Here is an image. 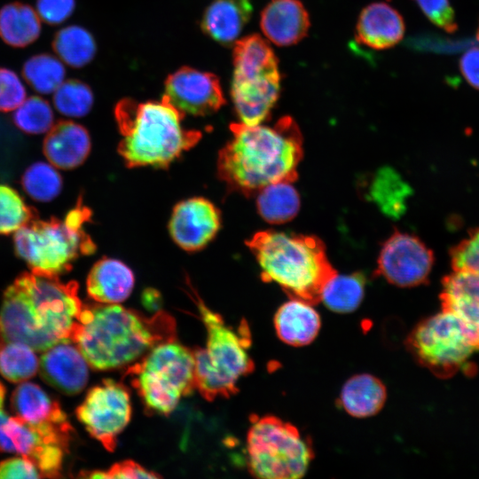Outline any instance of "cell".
<instances>
[{
    "label": "cell",
    "mask_w": 479,
    "mask_h": 479,
    "mask_svg": "<svg viewBox=\"0 0 479 479\" xmlns=\"http://www.w3.org/2000/svg\"><path fill=\"white\" fill-rule=\"evenodd\" d=\"M247 245L263 280L278 284L290 298L320 302L324 287L337 273L315 236L268 230L256 232Z\"/></svg>",
    "instance_id": "5"
},
{
    "label": "cell",
    "mask_w": 479,
    "mask_h": 479,
    "mask_svg": "<svg viewBox=\"0 0 479 479\" xmlns=\"http://www.w3.org/2000/svg\"><path fill=\"white\" fill-rule=\"evenodd\" d=\"M51 46L56 55L74 68L88 65L97 52L93 35L86 28L77 25L59 29L53 36Z\"/></svg>",
    "instance_id": "29"
},
{
    "label": "cell",
    "mask_w": 479,
    "mask_h": 479,
    "mask_svg": "<svg viewBox=\"0 0 479 479\" xmlns=\"http://www.w3.org/2000/svg\"><path fill=\"white\" fill-rule=\"evenodd\" d=\"M404 23L399 12L384 2L373 3L361 12L357 26V41L374 50H385L404 37Z\"/></svg>",
    "instance_id": "21"
},
{
    "label": "cell",
    "mask_w": 479,
    "mask_h": 479,
    "mask_svg": "<svg viewBox=\"0 0 479 479\" xmlns=\"http://www.w3.org/2000/svg\"><path fill=\"white\" fill-rule=\"evenodd\" d=\"M83 305L75 281L24 272L9 286L0 309V334L43 352L71 341Z\"/></svg>",
    "instance_id": "1"
},
{
    "label": "cell",
    "mask_w": 479,
    "mask_h": 479,
    "mask_svg": "<svg viewBox=\"0 0 479 479\" xmlns=\"http://www.w3.org/2000/svg\"><path fill=\"white\" fill-rule=\"evenodd\" d=\"M459 68L467 82L479 90V47L470 48L462 55Z\"/></svg>",
    "instance_id": "44"
},
{
    "label": "cell",
    "mask_w": 479,
    "mask_h": 479,
    "mask_svg": "<svg viewBox=\"0 0 479 479\" xmlns=\"http://www.w3.org/2000/svg\"><path fill=\"white\" fill-rule=\"evenodd\" d=\"M253 12L252 0H213L201 20L202 31L224 46L232 45Z\"/></svg>",
    "instance_id": "23"
},
{
    "label": "cell",
    "mask_w": 479,
    "mask_h": 479,
    "mask_svg": "<svg viewBox=\"0 0 479 479\" xmlns=\"http://www.w3.org/2000/svg\"><path fill=\"white\" fill-rule=\"evenodd\" d=\"M196 302L207 329L204 349L193 351L195 386L208 400L227 397L237 390L240 379L254 370L249 355L250 336L244 324L238 331L207 307L198 295Z\"/></svg>",
    "instance_id": "7"
},
{
    "label": "cell",
    "mask_w": 479,
    "mask_h": 479,
    "mask_svg": "<svg viewBox=\"0 0 479 479\" xmlns=\"http://www.w3.org/2000/svg\"><path fill=\"white\" fill-rule=\"evenodd\" d=\"M11 408L43 435L69 444L72 428L59 402L40 386L32 382L20 384L11 397Z\"/></svg>",
    "instance_id": "15"
},
{
    "label": "cell",
    "mask_w": 479,
    "mask_h": 479,
    "mask_svg": "<svg viewBox=\"0 0 479 479\" xmlns=\"http://www.w3.org/2000/svg\"><path fill=\"white\" fill-rule=\"evenodd\" d=\"M75 0H36L40 18L48 25L56 26L67 20L74 12Z\"/></svg>",
    "instance_id": "41"
},
{
    "label": "cell",
    "mask_w": 479,
    "mask_h": 479,
    "mask_svg": "<svg viewBox=\"0 0 479 479\" xmlns=\"http://www.w3.org/2000/svg\"><path fill=\"white\" fill-rule=\"evenodd\" d=\"M433 263V252L419 238L396 232L380 251L377 273L392 285L412 287L428 280Z\"/></svg>",
    "instance_id": "13"
},
{
    "label": "cell",
    "mask_w": 479,
    "mask_h": 479,
    "mask_svg": "<svg viewBox=\"0 0 479 479\" xmlns=\"http://www.w3.org/2000/svg\"><path fill=\"white\" fill-rule=\"evenodd\" d=\"M35 218V209L14 189L0 185V234L16 232Z\"/></svg>",
    "instance_id": "37"
},
{
    "label": "cell",
    "mask_w": 479,
    "mask_h": 479,
    "mask_svg": "<svg viewBox=\"0 0 479 479\" xmlns=\"http://www.w3.org/2000/svg\"><path fill=\"white\" fill-rule=\"evenodd\" d=\"M90 478H155L159 475L152 471H149L139 464L125 460L113 465L106 471L90 472Z\"/></svg>",
    "instance_id": "42"
},
{
    "label": "cell",
    "mask_w": 479,
    "mask_h": 479,
    "mask_svg": "<svg viewBox=\"0 0 479 479\" xmlns=\"http://www.w3.org/2000/svg\"><path fill=\"white\" fill-rule=\"evenodd\" d=\"M26 98V89L12 70L0 67V111L18 108Z\"/></svg>",
    "instance_id": "39"
},
{
    "label": "cell",
    "mask_w": 479,
    "mask_h": 479,
    "mask_svg": "<svg viewBox=\"0 0 479 479\" xmlns=\"http://www.w3.org/2000/svg\"><path fill=\"white\" fill-rule=\"evenodd\" d=\"M114 116L122 137L118 152L130 168L168 167L201 137L200 131L182 126L185 114L164 96L146 102L123 98Z\"/></svg>",
    "instance_id": "4"
},
{
    "label": "cell",
    "mask_w": 479,
    "mask_h": 479,
    "mask_svg": "<svg viewBox=\"0 0 479 479\" xmlns=\"http://www.w3.org/2000/svg\"><path fill=\"white\" fill-rule=\"evenodd\" d=\"M175 339V323L162 311L151 318L118 303L84 307L71 341L96 370L119 368L153 346Z\"/></svg>",
    "instance_id": "3"
},
{
    "label": "cell",
    "mask_w": 479,
    "mask_h": 479,
    "mask_svg": "<svg viewBox=\"0 0 479 479\" xmlns=\"http://www.w3.org/2000/svg\"><path fill=\"white\" fill-rule=\"evenodd\" d=\"M128 373L145 407L159 414L171 412L196 388L193 351L175 339L157 343Z\"/></svg>",
    "instance_id": "9"
},
{
    "label": "cell",
    "mask_w": 479,
    "mask_h": 479,
    "mask_svg": "<svg viewBox=\"0 0 479 479\" xmlns=\"http://www.w3.org/2000/svg\"><path fill=\"white\" fill-rule=\"evenodd\" d=\"M87 130L72 121L60 120L48 130L43 150L56 168L71 169L80 166L90 151Z\"/></svg>",
    "instance_id": "22"
},
{
    "label": "cell",
    "mask_w": 479,
    "mask_h": 479,
    "mask_svg": "<svg viewBox=\"0 0 479 479\" xmlns=\"http://www.w3.org/2000/svg\"><path fill=\"white\" fill-rule=\"evenodd\" d=\"M164 87L163 96L184 114L208 115L225 104L218 77L193 67H182L170 74Z\"/></svg>",
    "instance_id": "14"
},
{
    "label": "cell",
    "mask_w": 479,
    "mask_h": 479,
    "mask_svg": "<svg viewBox=\"0 0 479 479\" xmlns=\"http://www.w3.org/2000/svg\"><path fill=\"white\" fill-rule=\"evenodd\" d=\"M274 326L283 342L301 347L311 343L318 336L321 319L312 303L290 298L278 309Z\"/></svg>",
    "instance_id": "24"
},
{
    "label": "cell",
    "mask_w": 479,
    "mask_h": 479,
    "mask_svg": "<svg viewBox=\"0 0 479 479\" xmlns=\"http://www.w3.org/2000/svg\"><path fill=\"white\" fill-rule=\"evenodd\" d=\"M41 34L38 13L25 3L12 2L0 9V37L8 45L24 48Z\"/></svg>",
    "instance_id": "27"
},
{
    "label": "cell",
    "mask_w": 479,
    "mask_h": 479,
    "mask_svg": "<svg viewBox=\"0 0 479 479\" xmlns=\"http://www.w3.org/2000/svg\"><path fill=\"white\" fill-rule=\"evenodd\" d=\"M3 433L13 447L14 452L29 459L38 469L41 477L61 476L65 453L62 444L44 436L18 416H10L3 427Z\"/></svg>",
    "instance_id": "17"
},
{
    "label": "cell",
    "mask_w": 479,
    "mask_h": 479,
    "mask_svg": "<svg viewBox=\"0 0 479 479\" xmlns=\"http://www.w3.org/2000/svg\"><path fill=\"white\" fill-rule=\"evenodd\" d=\"M260 27L269 41L289 46L305 37L310 17L299 0H271L261 13Z\"/></svg>",
    "instance_id": "20"
},
{
    "label": "cell",
    "mask_w": 479,
    "mask_h": 479,
    "mask_svg": "<svg viewBox=\"0 0 479 479\" xmlns=\"http://www.w3.org/2000/svg\"><path fill=\"white\" fill-rule=\"evenodd\" d=\"M387 399V389L381 380L368 373L350 377L340 394L341 407L356 418L377 414Z\"/></svg>",
    "instance_id": "26"
},
{
    "label": "cell",
    "mask_w": 479,
    "mask_h": 479,
    "mask_svg": "<svg viewBox=\"0 0 479 479\" xmlns=\"http://www.w3.org/2000/svg\"><path fill=\"white\" fill-rule=\"evenodd\" d=\"M406 346L421 365L440 377L461 370L477 349L461 321L445 310L420 322Z\"/></svg>",
    "instance_id": "11"
},
{
    "label": "cell",
    "mask_w": 479,
    "mask_h": 479,
    "mask_svg": "<svg viewBox=\"0 0 479 479\" xmlns=\"http://www.w3.org/2000/svg\"><path fill=\"white\" fill-rule=\"evenodd\" d=\"M53 112L47 100L38 96H31L16 108L12 115L14 124L29 134H42L53 124Z\"/></svg>",
    "instance_id": "36"
},
{
    "label": "cell",
    "mask_w": 479,
    "mask_h": 479,
    "mask_svg": "<svg viewBox=\"0 0 479 479\" xmlns=\"http://www.w3.org/2000/svg\"><path fill=\"white\" fill-rule=\"evenodd\" d=\"M36 467L27 458L14 457L0 462V479L40 478Z\"/></svg>",
    "instance_id": "43"
},
{
    "label": "cell",
    "mask_w": 479,
    "mask_h": 479,
    "mask_svg": "<svg viewBox=\"0 0 479 479\" xmlns=\"http://www.w3.org/2000/svg\"><path fill=\"white\" fill-rule=\"evenodd\" d=\"M93 102L94 96L90 87L77 79L65 81L53 95L56 109L67 117L85 116L90 111Z\"/></svg>",
    "instance_id": "35"
},
{
    "label": "cell",
    "mask_w": 479,
    "mask_h": 479,
    "mask_svg": "<svg viewBox=\"0 0 479 479\" xmlns=\"http://www.w3.org/2000/svg\"><path fill=\"white\" fill-rule=\"evenodd\" d=\"M90 215L80 199L63 220H32L16 231V254L33 272L59 276L69 271L79 256L95 251L96 246L83 228Z\"/></svg>",
    "instance_id": "6"
},
{
    "label": "cell",
    "mask_w": 479,
    "mask_h": 479,
    "mask_svg": "<svg viewBox=\"0 0 479 479\" xmlns=\"http://www.w3.org/2000/svg\"><path fill=\"white\" fill-rule=\"evenodd\" d=\"M450 255L453 270L479 273V227L471 230L466 239L454 246Z\"/></svg>",
    "instance_id": "38"
},
{
    "label": "cell",
    "mask_w": 479,
    "mask_h": 479,
    "mask_svg": "<svg viewBox=\"0 0 479 479\" xmlns=\"http://www.w3.org/2000/svg\"><path fill=\"white\" fill-rule=\"evenodd\" d=\"M443 310L455 315L479 349V273L453 270L443 279Z\"/></svg>",
    "instance_id": "19"
},
{
    "label": "cell",
    "mask_w": 479,
    "mask_h": 479,
    "mask_svg": "<svg viewBox=\"0 0 479 479\" xmlns=\"http://www.w3.org/2000/svg\"><path fill=\"white\" fill-rule=\"evenodd\" d=\"M426 17L438 27L453 33L458 29L454 10L449 0H414Z\"/></svg>",
    "instance_id": "40"
},
{
    "label": "cell",
    "mask_w": 479,
    "mask_h": 479,
    "mask_svg": "<svg viewBox=\"0 0 479 479\" xmlns=\"http://www.w3.org/2000/svg\"><path fill=\"white\" fill-rule=\"evenodd\" d=\"M6 389L0 381V452H14L13 447L3 433V427L9 419V415L4 409Z\"/></svg>",
    "instance_id": "45"
},
{
    "label": "cell",
    "mask_w": 479,
    "mask_h": 479,
    "mask_svg": "<svg viewBox=\"0 0 479 479\" xmlns=\"http://www.w3.org/2000/svg\"><path fill=\"white\" fill-rule=\"evenodd\" d=\"M249 472L262 479H298L313 459L311 444L298 428L267 415L256 419L247 436Z\"/></svg>",
    "instance_id": "10"
},
{
    "label": "cell",
    "mask_w": 479,
    "mask_h": 479,
    "mask_svg": "<svg viewBox=\"0 0 479 479\" xmlns=\"http://www.w3.org/2000/svg\"><path fill=\"white\" fill-rule=\"evenodd\" d=\"M131 416L127 389L113 380H105L90 389L76 409V417L90 435L112 452Z\"/></svg>",
    "instance_id": "12"
},
{
    "label": "cell",
    "mask_w": 479,
    "mask_h": 479,
    "mask_svg": "<svg viewBox=\"0 0 479 479\" xmlns=\"http://www.w3.org/2000/svg\"><path fill=\"white\" fill-rule=\"evenodd\" d=\"M21 184L25 192L35 200L49 202L55 199L62 189L59 173L45 162H35L24 172Z\"/></svg>",
    "instance_id": "34"
},
{
    "label": "cell",
    "mask_w": 479,
    "mask_h": 479,
    "mask_svg": "<svg viewBox=\"0 0 479 479\" xmlns=\"http://www.w3.org/2000/svg\"><path fill=\"white\" fill-rule=\"evenodd\" d=\"M218 208L204 198H191L176 205L169 221L174 241L186 251L208 245L220 229Z\"/></svg>",
    "instance_id": "16"
},
{
    "label": "cell",
    "mask_w": 479,
    "mask_h": 479,
    "mask_svg": "<svg viewBox=\"0 0 479 479\" xmlns=\"http://www.w3.org/2000/svg\"><path fill=\"white\" fill-rule=\"evenodd\" d=\"M232 139L217 160L218 175L227 186L245 195L277 182H294L302 158V137L292 117L273 126L230 125Z\"/></svg>",
    "instance_id": "2"
},
{
    "label": "cell",
    "mask_w": 479,
    "mask_h": 479,
    "mask_svg": "<svg viewBox=\"0 0 479 479\" xmlns=\"http://www.w3.org/2000/svg\"><path fill=\"white\" fill-rule=\"evenodd\" d=\"M39 359L25 343L11 341L0 334V373L9 381L22 382L38 371Z\"/></svg>",
    "instance_id": "32"
},
{
    "label": "cell",
    "mask_w": 479,
    "mask_h": 479,
    "mask_svg": "<svg viewBox=\"0 0 479 479\" xmlns=\"http://www.w3.org/2000/svg\"><path fill=\"white\" fill-rule=\"evenodd\" d=\"M411 187L390 168L380 169L374 176L369 194L381 209L390 216H399L405 209Z\"/></svg>",
    "instance_id": "30"
},
{
    "label": "cell",
    "mask_w": 479,
    "mask_h": 479,
    "mask_svg": "<svg viewBox=\"0 0 479 479\" xmlns=\"http://www.w3.org/2000/svg\"><path fill=\"white\" fill-rule=\"evenodd\" d=\"M87 292L94 301L119 303L126 300L134 287V275L122 262L103 258L91 268L87 278Z\"/></svg>",
    "instance_id": "25"
},
{
    "label": "cell",
    "mask_w": 479,
    "mask_h": 479,
    "mask_svg": "<svg viewBox=\"0 0 479 479\" xmlns=\"http://www.w3.org/2000/svg\"><path fill=\"white\" fill-rule=\"evenodd\" d=\"M22 76L35 91L49 94L63 82L66 69L59 59L49 53L30 57L22 66Z\"/></svg>",
    "instance_id": "33"
},
{
    "label": "cell",
    "mask_w": 479,
    "mask_h": 479,
    "mask_svg": "<svg viewBox=\"0 0 479 479\" xmlns=\"http://www.w3.org/2000/svg\"><path fill=\"white\" fill-rule=\"evenodd\" d=\"M256 208L270 224H284L293 219L300 208V195L292 182L271 184L257 193Z\"/></svg>",
    "instance_id": "28"
},
{
    "label": "cell",
    "mask_w": 479,
    "mask_h": 479,
    "mask_svg": "<svg viewBox=\"0 0 479 479\" xmlns=\"http://www.w3.org/2000/svg\"><path fill=\"white\" fill-rule=\"evenodd\" d=\"M231 97L240 122L258 125L275 106L280 92L278 59L259 35H249L233 43Z\"/></svg>",
    "instance_id": "8"
},
{
    "label": "cell",
    "mask_w": 479,
    "mask_h": 479,
    "mask_svg": "<svg viewBox=\"0 0 479 479\" xmlns=\"http://www.w3.org/2000/svg\"><path fill=\"white\" fill-rule=\"evenodd\" d=\"M88 362L72 341L59 342L39 359L38 371L43 380L67 395L81 392L89 379Z\"/></svg>",
    "instance_id": "18"
},
{
    "label": "cell",
    "mask_w": 479,
    "mask_h": 479,
    "mask_svg": "<svg viewBox=\"0 0 479 479\" xmlns=\"http://www.w3.org/2000/svg\"><path fill=\"white\" fill-rule=\"evenodd\" d=\"M365 294V279L358 274L336 273L324 287L320 302L331 310L349 313L361 303Z\"/></svg>",
    "instance_id": "31"
}]
</instances>
